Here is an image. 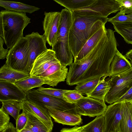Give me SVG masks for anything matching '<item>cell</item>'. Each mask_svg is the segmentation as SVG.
Here are the masks:
<instances>
[{
    "mask_svg": "<svg viewBox=\"0 0 132 132\" xmlns=\"http://www.w3.org/2000/svg\"><path fill=\"white\" fill-rule=\"evenodd\" d=\"M114 31L107 29L96 45L83 59L69 66L66 81L69 86L108 76L110 65L118 50Z\"/></svg>",
    "mask_w": 132,
    "mask_h": 132,
    "instance_id": "6da1fadb",
    "label": "cell"
},
{
    "mask_svg": "<svg viewBox=\"0 0 132 132\" xmlns=\"http://www.w3.org/2000/svg\"><path fill=\"white\" fill-rule=\"evenodd\" d=\"M69 34V45L75 59L88 39L102 27L108 18L96 15L82 16L73 11Z\"/></svg>",
    "mask_w": 132,
    "mask_h": 132,
    "instance_id": "7a4b0ae2",
    "label": "cell"
},
{
    "mask_svg": "<svg viewBox=\"0 0 132 132\" xmlns=\"http://www.w3.org/2000/svg\"><path fill=\"white\" fill-rule=\"evenodd\" d=\"M26 13L6 10L0 12V37L7 49L12 48L24 37V29L31 22Z\"/></svg>",
    "mask_w": 132,
    "mask_h": 132,
    "instance_id": "3957f363",
    "label": "cell"
},
{
    "mask_svg": "<svg viewBox=\"0 0 132 132\" xmlns=\"http://www.w3.org/2000/svg\"><path fill=\"white\" fill-rule=\"evenodd\" d=\"M66 66L62 65L52 49H48L39 55L33 63L30 77L48 79L58 83L64 81L68 73Z\"/></svg>",
    "mask_w": 132,
    "mask_h": 132,
    "instance_id": "277c9868",
    "label": "cell"
},
{
    "mask_svg": "<svg viewBox=\"0 0 132 132\" xmlns=\"http://www.w3.org/2000/svg\"><path fill=\"white\" fill-rule=\"evenodd\" d=\"M61 13L60 23L56 42L52 47L57 59L62 65L70 66L73 63V56L69 45V34L72 22L71 12L66 8Z\"/></svg>",
    "mask_w": 132,
    "mask_h": 132,
    "instance_id": "5b68a950",
    "label": "cell"
},
{
    "mask_svg": "<svg viewBox=\"0 0 132 132\" xmlns=\"http://www.w3.org/2000/svg\"><path fill=\"white\" fill-rule=\"evenodd\" d=\"M109 84L110 88L105 101L111 104L117 102L132 87V67L123 73L111 77Z\"/></svg>",
    "mask_w": 132,
    "mask_h": 132,
    "instance_id": "8992f818",
    "label": "cell"
},
{
    "mask_svg": "<svg viewBox=\"0 0 132 132\" xmlns=\"http://www.w3.org/2000/svg\"><path fill=\"white\" fill-rule=\"evenodd\" d=\"M9 50L6 58V65L15 70L26 72L30 54L27 39L24 37Z\"/></svg>",
    "mask_w": 132,
    "mask_h": 132,
    "instance_id": "52a82bcc",
    "label": "cell"
},
{
    "mask_svg": "<svg viewBox=\"0 0 132 132\" xmlns=\"http://www.w3.org/2000/svg\"><path fill=\"white\" fill-rule=\"evenodd\" d=\"M25 92L27 100L31 101L61 111L78 114L75 104L71 103L63 99L41 93L36 89H31Z\"/></svg>",
    "mask_w": 132,
    "mask_h": 132,
    "instance_id": "ba28073f",
    "label": "cell"
},
{
    "mask_svg": "<svg viewBox=\"0 0 132 132\" xmlns=\"http://www.w3.org/2000/svg\"><path fill=\"white\" fill-rule=\"evenodd\" d=\"M121 10L120 4L116 0H95L89 6L72 11L80 15L107 17L111 13H116Z\"/></svg>",
    "mask_w": 132,
    "mask_h": 132,
    "instance_id": "9c48e42d",
    "label": "cell"
},
{
    "mask_svg": "<svg viewBox=\"0 0 132 132\" xmlns=\"http://www.w3.org/2000/svg\"><path fill=\"white\" fill-rule=\"evenodd\" d=\"M75 105L78 114L90 117L103 115L107 107L104 101L87 96L78 101L75 103Z\"/></svg>",
    "mask_w": 132,
    "mask_h": 132,
    "instance_id": "30bf717a",
    "label": "cell"
},
{
    "mask_svg": "<svg viewBox=\"0 0 132 132\" xmlns=\"http://www.w3.org/2000/svg\"><path fill=\"white\" fill-rule=\"evenodd\" d=\"M25 37L28 41L30 52L29 60L25 71L30 74L36 58L48 49L43 35H41L37 32H33L26 35Z\"/></svg>",
    "mask_w": 132,
    "mask_h": 132,
    "instance_id": "8fae6325",
    "label": "cell"
},
{
    "mask_svg": "<svg viewBox=\"0 0 132 132\" xmlns=\"http://www.w3.org/2000/svg\"><path fill=\"white\" fill-rule=\"evenodd\" d=\"M43 24V34L46 41L53 47L56 42L59 25L61 13L59 12H44Z\"/></svg>",
    "mask_w": 132,
    "mask_h": 132,
    "instance_id": "7c38bea8",
    "label": "cell"
},
{
    "mask_svg": "<svg viewBox=\"0 0 132 132\" xmlns=\"http://www.w3.org/2000/svg\"><path fill=\"white\" fill-rule=\"evenodd\" d=\"M123 102H117L107 106L103 114L105 125L104 132H117L122 118Z\"/></svg>",
    "mask_w": 132,
    "mask_h": 132,
    "instance_id": "4fadbf2b",
    "label": "cell"
},
{
    "mask_svg": "<svg viewBox=\"0 0 132 132\" xmlns=\"http://www.w3.org/2000/svg\"><path fill=\"white\" fill-rule=\"evenodd\" d=\"M22 112L35 117L43 122L51 131L53 124L47 109L42 106L27 100L21 102Z\"/></svg>",
    "mask_w": 132,
    "mask_h": 132,
    "instance_id": "5bb4252c",
    "label": "cell"
},
{
    "mask_svg": "<svg viewBox=\"0 0 132 132\" xmlns=\"http://www.w3.org/2000/svg\"><path fill=\"white\" fill-rule=\"evenodd\" d=\"M25 92L15 83L0 80V101H16L20 102L27 100Z\"/></svg>",
    "mask_w": 132,
    "mask_h": 132,
    "instance_id": "9a60e30c",
    "label": "cell"
},
{
    "mask_svg": "<svg viewBox=\"0 0 132 132\" xmlns=\"http://www.w3.org/2000/svg\"><path fill=\"white\" fill-rule=\"evenodd\" d=\"M44 106L56 122L70 126L79 125L82 122V119L79 114L61 111L48 106Z\"/></svg>",
    "mask_w": 132,
    "mask_h": 132,
    "instance_id": "2e32d148",
    "label": "cell"
},
{
    "mask_svg": "<svg viewBox=\"0 0 132 132\" xmlns=\"http://www.w3.org/2000/svg\"><path fill=\"white\" fill-rule=\"evenodd\" d=\"M132 67V64L118 50L110 66L108 76L109 77L123 73Z\"/></svg>",
    "mask_w": 132,
    "mask_h": 132,
    "instance_id": "e0dca14e",
    "label": "cell"
},
{
    "mask_svg": "<svg viewBox=\"0 0 132 132\" xmlns=\"http://www.w3.org/2000/svg\"><path fill=\"white\" fill-rule=\"evenodd\" d=\"M106 29L105 26L102 27L88 39L74 59V63L81 60L91 51L105 33Z\"/></svg>",
    "mask_w": 132,
    "mask_h": 132,
    "instance_id": "ac0fdd59",
    "label": "cell"
},
{
    "mask_svg": "<svg viewBox=\"0 0 132 132\" xmlns=\"http://www.w3.org/2000/svg\"><path fill=\"white\" fill-rule=\"evenodd\" d=\"M15 84L23 91L26 92L35 88L40 87L44 84L54 87L58 83L48 79L30 77Z\"/></svg>",
    "mask_w": 132,
    "mask_h": 132,
    "instance_id": "d6986e66",
    "label": "cell"
},
{
    "mask_svg": "<svg viewBox=\"0 0 132 132\" xmlns=\"http://www.w3.org/2000/svg\"><path fill=\"white\" fill-rule=\"evenodd\" d=\"M30 77V74L28 73L15 70L6 64L0 69V80L16 83Z\"/></svg>",
    "mask_w": 132,
    "mask_h": 132,
    "instance_id": "ffe728a7",
    "label": "cell"
},
{
    "mask_svg": "<svg viewBox=\"0 0 132 132\" xmlns=\"http://www.w3.org/2000/svg\"><path fill=\"white\" fill-rule=\"evenodd\" d=\"M123 102L122 118L117 132H132V102Z\"/></svg>",
    "mask_w": 132,
    "mask_h": 132,
    "instance_id": "44dd1931",
    "label": "cell"
},
{
    "mask_svg": "<svg viewBox=\"0 0 132 132\" xmlns=\"http://www.w3.org/2000/svg\"><path fill=\"white\" fill-rule=\"evenodd\" d=\"M0 6L6 10L24 13H32L40 9L37 7L19 2L2 0H0Z\"/></svg>",
    "mask_w": 132,
    "mask_h": 132,
    "instance_id": "7402d4cb",
    "label": "cell"
},
{
    "mask_svg": "<svg viewBox=\"0 0 132 132\" xmlns=\"http://www.w3.org/2000/svg\"><path fill=\"white\" fill-rule=\"evenodd\" d=\"M115 31L128 44H132V21L112 23Z\"/></svg>",
    "mask_w": 132,
    "mask_h": 132,
    "instance_id": "603a6c76",
    "label": "cell"
},
{
    "mask_svg": "<svg viewBox=\"0 0 132 132\" xmlns=\"http://www.w3.org/2000/svg\"><path fill=\"white\" fill-rule=\"evenodd\" d=\"M53 1L71 11L89 6L95 0H53Z\"/></svg>",
    "mask_w": 132,
    "mask_h": 132,
    "instance_id": "cb8c5ba5",
    "label": "cell"
},
{
    "mask_svg": "<svg viewBox=\"0 0 132 132\" xmlns=\"http://www.w3.org/2000/svg\"><path fill=\"white\" fill-rule=\"evenodd\" d=\"M106 77H103L93 92L88 95L89 97L95 99L105 101L106 95L110 89L109 80L105 79Z\"/></svg>",
    "mask_w": 132,
    "mask_h": 132,
    "instance_id": "d4e9b609",
    "label": "cell"
},
{
    "mask_svg": "<svg viewBox=\"0 0 132 132\" xmlns=\"http://www.w3.org/2000/svg\"><path fill=\"white\" fill-rule=\"evenodd\" d=\"M27 123L24 129L33 132H52L41 121L34 116L27 114Z\"/></svg>",
    "mask_w": 132,
    "mask_h": 132,
    "instance_id": "484cf974",
    "label": "cell"
},
{
    "mask_svg": "<svg viewBox=\"0 0 132 132\" xmlns=\"http://www.w3.org/2000/svg\"><path fill=\"white\" fill-rule=\"evenodd\" d=\"M1 109L5 113L12 116L16 120L22 110L21 103L16 101L2 102Z\"/></svg>",
    "mask_w": 132,
    "mask_h": 132,
    "instance_id": "4316f807",
    "label": "cell"
},
{
    "mask_svg": "<svg viewBox=\"0 0 132 132\" xmlns=\"http://www.w3.org/2000/svg\"><path fill=\"white\" fill-rule=\"evenodd\" d=\"M81 127L85 132H104L103 115L97 116L92 121Z\"/></svg>",
    "mask_w": 132,
    "mask_h": 132,
    "instance_id": "83f0119b",
    "label": "cell"
},
{
    "mask_svg": "<svg viewBox=\"0 0 132 132\" xmlns=\"http://www.w3.org/2000/svg\"><path fill=\"white\" fill-rule=\"evenodd\" d=\"M101 79V78H97L77 85L75 87V89L80 93L85 94L87 96L93 92Z\"/></svg>",
    "mask_w": 132,
    "mask_h": 132,
    "instance_id": "f1b7e54d",
    "label": "cell"
},
{
    "mask_svg": "<svg viewBox=\"0 0 132 132\" xmlns=\"http://www.w3.org/2000/svg\"><path fill=\"white\" fill-rule=\"evenodd\" d=\"M37 90L38 91L41 93L64 100L65 99L64 96V94L68 90L54 89L51 88H44L41 87H39Z\"/></svg>",
    "mask_w": 132,
    "mask_h": 132,
    "instance_id": "f546056e",
    "label": "cell"
},
{
    "mask_svg": "<svg viewBox=\"0 0 132 132\" xmlns=\"http://www.w3.org/2000/svg\"><path fill=\"white\" fill-rule=\"evenodd\" d=\"M65 100L67 102L75 104L78 101L84 97L75 89L68 90L63 95Z\"/></svg>",
    "mask_w": 132,
    "mask_h": 132,
    "instance_id": "4dcf8cb0",
    "label": "cell"
},
{
    "mask_svg": "<svg viewBox=\"0 0 132 132\" xmlns=\"http://www.w3.org/2000/svg\"><path fill=\"white\" fill-rule=\"evenodd\" d=\"M132 21V18L128 16L121 11H120L114 16L108 18V21L111 23L116 22H123Z\"/></svg>",
    "mask_w": 132,
    "mask_h": 132,
    "instance_id": "1f68e13d",
    "label": "cell"
},
{
    "mask_svg": "<svg viewBox=\"0 0 132 132\" xmlns=\"http://www.w3.org/2000/svg\"><path fill=\"white\" fill-rule=\"evenodd\" d=\"M28 118L27 114L22 112L16 120V132L20 131L25 127L27 123Z\"/></svg>",
    "mask_w": 132,
    "mask_h": 132,
    "instance_id": "d6a6232c",
    "label": "cell"
},
{
    "mask_svg": "<svg viewBox=\"0 0 132 132\" xmlns=\"http://www.w3.org/2000/svg\"><path fill=\"white\" fill-rule=\"evenodd\" d=\"M116 0L120 5L121 11L127 14L132 13V0Z\"/></svg>",
    "mask_w": 132,
    "mask_h": 132,
    "instance_id": "836d02e7",
    "label": "cell"
},
{
    "mask_svg": "<svg viewBox=\"0 0 132 132\" xmlns=\"http://www.w3.org/2000/svg\"><path fill=\"white\" fill-rule=\"evenodd\" d=\"M10 120L9 114L5 113L0 109V132L4 130L8 127Z\"/></svg>",
    "mask_w": 132,
    "mask_h": 132,
    "instance_id": "e575fe53",
    "label": "cell"
},
{
    "mask_svg": "<svg viewBox=\"0 0 132 132\" xmlns=\"http://www.w3.org/2000/svg\"><path fill=\"white\" fill-rule=\"evenodd\" d=\"M4 41L3 38L0 37V59H4L6 58L9 50L7 49H5L3 47Z\"/></svg>",
    "mask_w": 132,
    "mask_h": 132,
    "instance_id": "d590c367",
    "label": "cell"
},
{
    "mask_svg": "<svg viewBox=\"0 0 132 132\" xmlns=\"http://www.w3.org/2000/svg\"><path fill=\"white\" fill-rule=\"evenodd\" d=\"M122 101L132 102V87L117 102Z\"/></svg>",
    "mask_w": 132,
    "mask_h": 132,
    "instance_id": "8d00e7d4",
    "label": "cell"
},
{
    "mask_svg": "<svg viewBox=\"0 0 132 132\" xmlns=\"http://www.w3.org/2000/svg\"><path fill=\"white\" fill-rule=\"evenodd\" d=\"M60 132H85L82 129L81 127L75 126L71 128H63Z\"/></svg>",
    "mask_w": 132,
    "mask_h": 132,
    "instance_id": "74e56055",
    "label": "cell"
},
{
    "mask_svg": "<svg viewBox=\"0 0 132 132\" xmlns=\"http://www.w3.org/2000/svg\"><path fill=\"white\" fill-rule=\"evenodd\" d=\"M1 132H16V130L13 124L10 122L6 128Z\"/></svg>",
    "mask_w": 132,
    "mask_h": 132,
    "instance_id": "f35d334b",
    "label": "cell"
},
{
    "mask_svg": "<svg viewBox=\"0 0 132 132\" xmlns=\"http://www.w3.org/2000/svg\"><path fill=\"white\" fill-rule=\"evenodd\" d=\"M125 57L127 59H130L131 61V63L132 64V49L130 50L127 52L125 55Z\"/></svg>",
    "mask_w": 132,
    "mask_h": 132,
    "instance_id": "ab89813d",
    "label": "cell"
},
{
    "mask_svg": "<svg viewBox=\"0 0 132 132\" xmlns=\"http://www.w3.org/2000/svg\"><path fill=\"white\" fill-rule=\"evenodd\" d=\"M33 132L32 131H31L30 130H29L26 129H23L22 130H21L20 131H19L18 132Z\"/></svg>",
    "mask_w": 132,
    "mask_h": 132,
    "instance_id": "60d3db41",
    "label": "cell"
},
{
    "mask_svg": "<svg viewBox=\"0 0 132 132\" xmlns=\"http://www.w3.org/2000/svg\"><path fill=\"white\" fill-rule=\"evenodd\" d=\"M127 15L129 17L132 18V13L127 14Z\"/></svg>",
    "mask_w": 132,
    "mask_h": 132,
    "instance_id": "b9f144b4",
    "label": "cell"
},
{
    "mask_svg": "<svg viewBox=\"0 0 132 132\" xmlns=\"http://www.w3.org/2000/svg\"><path fill=\"white\" fill-rule=\"evenodd\" d=\"M131 117H132V111H131Z\"/></svg>",
    "mask_w": 132,
    "mask_h": 132,
    "instance_id": "7bdbcfd3",
    "label": "cell"
}]
</instances>
